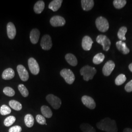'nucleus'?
Segmentation results:
<instances>
[{"instance_id": "1", "label": "nucleus", "mask_w": 132, "mask_h": 132, "mask_svg": "<svg viewBox=\"0 0 132 132\" xmlns=\"http://www.w3.org/2000/svg\"><path fill=\"white\" fill-rule=\"evenodd\" d=\"M96 127L99 130L105 132H118V128L116 121L109 118H106L101 119L97 123Z\"/></svg>"}, {"instance_id": "2", "label": "nucleus", "mask_w": 132, "mask_h": 132, "mask_svg": "<svg viewBox=\"0 0 132 132\" xmlns=\"http://www.w3.org/2000/svg\"><path fill=\"white\" fill-rule=\"evenodd\" d=\"M80 72V75L83 76L84 80L88 81L94 78V76L96 73V70L94 67L87 65L81 69Z\"/></svg>"}, {"instance_id": "3", "label": "nucleus", "mask_w": 132, "mask_h": 132, "mask_svg": "<svg viewBox=\"0 0 132 132\" xmlns=\"http://www.w3.org/2000/svg\"><path fill=\"white\" fill-rule=\"evenodd\" d=\"M96 28L100 31L105 32L108 30L109 24L107 19L103 17H99L95 21Z\"/></svg>"}, {"instance_id": "4", "label": "nucleus", "mask_w": 132, "mask_h": 132, "mask_svg": "<svg viewBox=\"0 0 132 132\" xmlns=\"http://www.w3.org/2000/svg\"><path fill=\"white\" fill-rule=\"evenodd\" d=\"M60 75L65 79L66 83L72 84L76 79L73 72L70 69H64L60 71Z\"/></svg>"}, {"instance_id": "5", "label": "nucleus", "mask_w": 132, "mask_h": 132, "mask_svg": "<svg viewBox=\"0 0 132 132\" xmlns=\"http://www.w3.org/2000/svg\"><path fill=\"white\" fill-rule=\"evenodd\" d=\"M46 100L52 108L55 110L60 108L62 104L61 99L56 96L52 94H48L46 96Z\"/></svg>"}, {"instance_id": "6", "label": "nucleus", "mask_w": 132, "mask_h": 132, "mask_svg": "<svg viewBox=\"0 0 132 132\" xmlns=\"http://www.w3.org/2000/svg\"><path fill=\"white\" fill-rule=\"evenodd\" d=\"M96 40L97 42L103 46V49L104 51L106 52L108 51L111 46V43L110 39L106 35L102 34L99 35L97 37Z\"/></svg>"}, {"instance_id": "7", "label": "nucleus", "mask_w": 132, "mask_h": 132, "mask_svg": "<svg viewBox=\"0 0 132 132\" xmlns=\"http://www.w3.org/2000/svg\"><path fill=\"white\" fill-rule=\"evenodd\" d=\"M28 68L32 74L34 75H38L40 71V67L38 62L32 57L29 58L28 60Z\"/></svg>"}, {"instance_id": "8", "label": "nucleus", "mask_w": 132, "mask_h": 132, "mask_svg": "<svg viewBox=\"0 0 132 132\" xmlns=\"http://www.w3.org/2000/svg\"><path fill=\"white\" fill-rule=\"evenodd\" d=\"M40 45L43 50L45 51L50 50L52 46V41L51 36L47 34L44 35L41 39Z\"/></svg>"}, {"instance_id": "9", "label": "nucleus", "mask_w": 132, "mask_h": 132, "mask_svg": "<svg viewBox=\"0 0 132 132\" xmlns=\"http://www.w3.org/2000/svg\"><path fill=\"white\" fill-rule=\"evenodd\" d=\"M50 23L52 27H58L64 26L66 24V21L65 19L60 16H53L50 20Z\"/></svg>"}, {"instance_id": "10", "label": "nucleus", "mask_w": 132, "mask_h": 132, "mask_svg": "<svg viewBox=\"0 0 132 132\" xmlns=\"http://www.w3.org/2000/svg\"><path fill=\"white\" fill-rule=\"evenodd\" d=\"M83 104L86 107L91 110L94 109L96 107V103L94 101V99L92 97L87 95H84L81 98Z\"/></svg>"}, {"instance_id": "11", "label": "nucleus", "mask_w": 132, "mask_h": 132, "mask_svg": "<svg viewBox=\"0 0 132 132\" xmlns=\"http://www.w3.org/2000/svg\"><path fill=\"white\" fill-rule=\"evenodd\" d=\"M115 68V64L112 60L107 62L102 69V72L104 76H110Z\"/></svg>"}, {"instance_id": "12", "label": "nucleus", "mask_w": 132, "mask_h": 132, "mask_svg": "<svg viewBox=\"0 0 132 132\" xmlns=\"http://www.w3.org/2000/svg\"><path fill=\"white\" fill-rule=\"evenodd\" d=\"M17 70L20 78L23 81H27L29 78L28 71L22 65H19L17 67Z\"/></svg>"}, {"instance_id": "13", "label": "nucleus", "mask_w": 132, "mask_h": 132, "mask_svg": "<svg viewBox=\"0 0 132 132\" xmlns=\"http://www.w3.org/2000/svg\"><path fill=\"white\" fill-rule=\"evenodd\" d=\"M93 43L92 38L88 36H85L82 39V47L85 51H89L91 49Z\"/></svg>"}, {"instance_id": "14", "label": "nucleus", "mask_w": 132, "mask_h": 132, "mask_svg": "<svg viewBox=\"0 0 132 132\" xmlns=\"http://www.w3.org/2000/svg\"><path fill=\"white\" fill-rule=\"evenodd\" d=\"M7 34L10 39H13L16 35V29L14 24L11 22L9 23L7 26Z\"/></svg>"}, {"instance_id": "15", "label": "nucleus", "mask_w": 132, "mask_h": 132, "mask_svg": "<svg viewBox=\"0 0 132 132\" xmlns=\"http://www.w3.org/2000/svg\"><path fill=\"white\" fill-rule=\"evenodd\" d=\"M40 32L38 29H33L30 33V40L31 42L33 44H36L38 43L40 37Z\"/></svg>"}, {"instance_id": "16", "label": "nucleus", "mask_w": 132, "mask_h": 132, "mask_svg": "<svg viewBox=\"0 0 132 132\" xmlns=\"http://www.w3.org/2000/svg\"><path fill=\"white\" fill-rule=\"evenodd\" d=\"M116 46L118 51L124 54H127L130 52V50L128 48L126 43L122 41H119L116 43Z\"/></svg>"}, {"instance_id": "17", "label": "nucleus", "mask_w": 132, "mask_h": 132, "mask_svg": "<svg viewBox=\"0 0 132 132\" xmlns=\"http://www.w3.org/2000/svg\"><path fill=\"white\" fill-rule=\"evenodd\" d=\"M15 76L14 71L11 68H7L3 71L2 78L4 80H8L12 79Z\"/></svg>"}, {"instance_id": "18", "label": "nucleus", "mask_w": 132, "mask_h": 132, "mask_svg": "<svg viewBox=\"0 0 132 132\" xmlns=\"http://www.w3.org/2000/svg\"><path fill=\"white\" fill-rule=\"evenodd\" d=\"M81 2L82 7L85 11H89L94 6V1L93 0H82Z\"/></svg>"}, {"instance_id": "19", "label": "nucleus", "mask_w": 132, "mask_h": 132, "mask_svg": "<svg viewBox=\"0 0 132 132\" xmlns=\"http://www.w3.org/2000/svg\"><path fill=\"white\" fill-rule=\"evenodd\" d=\"M62 2V0H53L50 3L48 8L53 11L55 12L60 8Z\"/></svg>"}, {"instance_id": "20", "label": "nucleus", "mask_w": 132, "mask_h": 132, "mask_svg": "<svg viewBox=\"0 0 132 132\" xmlns=\"http://www.w3.org/2000/svg\"><path fill=\"white\" fill-rule=\"evenodd\" d=\"M45 3L43 1H38L34 6L33 10L34 12L37 14L42 13L45 8Z\"/></svg>"}, {"instance_id": "21", "label": "nucleus", "mask_w": 132, "mask_h": 132, "mask_svg": "<svg viewBox=\"0 0 132 132\" xmlns=\"http://www.w3.org/2000/svg\"><path fill=\"white\" fill-rule=\"evenodd\" d=\"M65 59L67 62L72 66H76L77 65V58L73 54L71 53H68L65 56Z\"/></svg>"}, {"instance_id": "22", "label": "nucleus", "mask_w": 132, "mask_h": 132, "mask_svg": "<svg viewBox=\"0 0 132 132\" xmlns=\"http://www.w3.org/2000/svg\"><path fill=\"white\" fill-rule=\"evenodd\" d=\"M41 113H42L43 116L45 118H51L52 116V111L47 106L43 105L41 108Z\"/></svg>"}, {"instance_id": "23", "label": "nucleus", "mask_w": 132, "mask_h": 132, "mask_svg": "<svg viewBox=\"0 0 132 132\" xmlns=\"http://www.w3.org/2000/svg\"><path fill=\"white\" fill-rule=\"evenodd\" d=\"M24 121L26 125L28 128L32 127L34 125V119L31 114H27L25 116Z\"/></svg>"}, {"instance_id": "24", "label": "nucleus", "mask_w": 132, "mask_h": 132, "mask_svg": "<svg viewBox=\"0 0 132 132\" xmlns=\"http://www.w3.org/2000/svg\"><path fill=\"white\" fill-rule=\"evenodd\" d=\"M80 128L83 132H96L94 128L88 123H82Z\"/></svg>"}, {"instance_id": "25", "label": "nucleus", "mask_w": 132, "mask_h": 132, "mask_svg": "<svg viewBox=\"0 0 132 132\" xmlns=\"http://www.w3.org/2000/svg\"><path fill=\"white\" fill-rule=\"evenodd\" d=\"M9 105L10 107L11 108L13 109L15 111H19L22 110V105L19 102L15 100H11L9 102Z\"/></svg>"}, {"instance_id": "26", "label": "nucleus", "mask_w": 132, "mask_h": 132, "mask_svg": "<svg viewBox=\"0 0 132 132\" xmlns=\"http://www.w3.org/2000/svg\"><path fill=\"white\" fill-rule=\"evenodd\" d=\"M127 31V28L125 27H122L119 28L118 33V36L120 41H125V34Z\"/></svg>"}, {"instance_id": "27", "label": "nucleus", "mask_w": 132, "mask_h": 132, "mask_svg": "<svg viewBox=\"0 0 132 132\" xmlns=\"http://www.w3.org/2000/svg\"><path fill=\"white\" fill-rule=\"evenodd\" d=\"M105 55L102 53L96 54L93 58V63L95 65H98L101 64L104 61Z\"/></svg>"}, {"instance_id": "28", "label": "nucleus", "mask_w": 132, "mask_h": 132, "mask_svg": "<svg viewBox=\"0 0 132 132\" xmlns=\"http://www.w3.org/2000/svg\"><path fill=\"white\" fill-rule=\"evenodd\" d=\"M127 3L125 0H114L113 1V5L115 8L117 9H121L123 8Z\"/></svg>"}, {"instance_id": "29", "label": "nucleus", "mask_w": 132, "mask_h": 132, "mask_svg": "<svg viewBox=\"0 0 132 132\" xmlns=\"http://www.w3.org/2000/svg\"><path fill=\"white\" fill-rule=\"evenodd\" d=\"M15 121L16 118L13 116H10L5 119L4 124L5 126L10 127L15 122Z\"/></svg>"}, {"instance_id": "30", "label": "nucleus", "mask_w": 132, "mask_h": 132, "mask_svg": "<svg viewBox=\"0 0 132 132\" xmlns=\"http://www.w3.org/2000/svg\"><path fill=\"white\" fill-rule=\"evenodd\" d=\"M18 90L20 93L22 94V95L24 97H26L28 96L29 93L27 88L26 87V86L23 84H19L18 87Z\"/></svg>"}, {"instance_id": "31", "label": "nucleus", "mask_w": 132, "mask_h": 132, "mask_svg": "<svg viewBox=\"0 0 132 132\" xmlns=\"http://www.w3.org/2000/svg\"><path fill=\"white\" fill-rule=\"evenodd\" d=\"M126 80V77L123 74L119 75L115 79V83L118 86L122 85Z\"/></svg>"}, {"instance_id": "32", "label": "nucleus", "mask_w": 132, "mask_h": 132, "mask_svg": "<svg viewBox=\"0 0 132 132\" xmlns=\"http://www.w3.org/2000/svg\"><path fill=\"white\" fill-rule=\"evenodd\" d=\"M11 110L9 106L6 105H3L0 108V113L3 116L7 115L11 113Z\"/></svg>"}, {"instance_id": "33", "label": "nucleus", "mask_w": 132, "mask_h": 132, "mask_svg": "<svg viewBox=\"0 0 132 132\" xmlns=\"http://www.w3.org/2000/svg\"><path fill=\"white\" fill-rule=\"evenodd\" d=\"M3 93L6 95H7L8 96H10V97L13 96L15 94L14 90L12 88L10 87H5L3 90Z\"/></svg>"}, {"instance_id": "34", "label": "nucleus", "mask_w": 132, "mask_h": 132, "mask_svg": "<svg viewBox=\"0 0 132 132\" xmlns=\"http://www.w3.org/2000/svg\"><path fill=\"white\" fill-rule=\"evenodd\" d=\"M37 122L40 125H45L46 124V120L45 118L41 114H37L36 117Z\"/></svg>"}, {"instance_id": "35", "label": "nucleus", "mask_w": 132, "mask_h": 132, "mask_svg": "<svg viewBox=\"0 0 132 132\" xmlns=\"http://www.w3.org/2000/svg\"><path fill=\"white\" fill-rule=\"evenodd\" d=\"M22 128L21 126L16 125L14 126L9 129V132H22Z\"/></svg>"}, {"instance_id": "36", "label": "nucleus", "mask_w": 132, "mask_h": 132, "mask_svg": "<svg viewBox=\"0 0 132 132\" xmlns=\"http://www.w3.org/2000/svg\"><path fill=\"white\" fill-rule=\"evenodd\" d=\"M125 90L128 93L132 92V80L129 81L125 86Z\"/></svg>"}, {"instance_id": "37", "label": "nucleus", "mask_w": 132, "mask_h": 132, "mask_svg": "<svg viewBox=\"0 0 132 132\" xmlns=\"http://www.w3.org/2000/svg\"><path fill=\"white\" fill-rule=\"evenodd\" d=\"M123 132H132V129L129 128H126L123 130Z\"/></svg>"}, {"instance_id": "38", "label": "nucleus", "mask_w": 132, "mask_h": 132, "mask_svg": "<svg viewBox=\"0 0 132 132\" xmlns=\"http://www.w3.org/2000/svg\"><path fill=\"white\" fill-rule=\"evenodd\" d=\"M129 69L130 70V71L132 72V63L131 64H130L129 66Z\"/></svg>"}]
</instances>
